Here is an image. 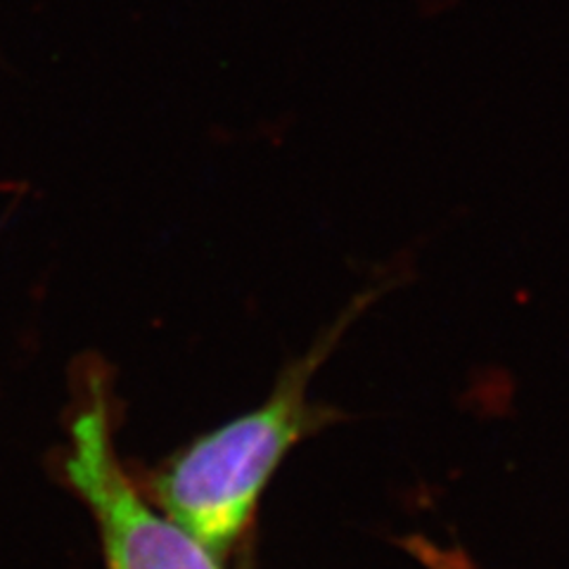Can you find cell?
Wrapping results in <instances>:
<instances>
[{
	"label": "cell",
	"instance_id": "1",
	"mask_svg": "<svg viewBox=\"0 0 569 569\" xmlns=\"http://www.w3.org/2000/svg\"><path fill=\"white\" fill-rule=\"evenodd\" d=\"M323 356L320 345L288 370L259 408L192 441L157 472L159 506L213 556L240 539L282 458L320 425L309 382Z\"/></svg>",
	"mask_w": 569,
	"mask_h": 569
},
{
	"label": "cell",
	"instance_id": "2",
	"mask_svg": "<svg viewBox=\"0 0 569 569\" xmlns=\"http://www.w3.org/2000/svg\"><path fill=\"white\" fill-rule=\"evenodd\" d=\"M86 399L71 425L64 475L93 512L107 569H221L204 543L133 487L114 449L100 378Z\"/></svg>",
	"mask_w": 569,
	"mask_h": 569
},
{
	"label": "cell",
	"instance_id": "3",
	"mask_svg": "<svg viewBox=\"0 0 569 569\" xmlns=\"http://www.w3.org/2000/svg\"><path fill=\"white\" fill-rule=\"evenodd\" d=\"M401 546L427 569H475L466 550L460 548H441L425 537H408Z\"/></svg>",
	"mask_w": 569,
	"mask_h": 569
}]
</instances>
